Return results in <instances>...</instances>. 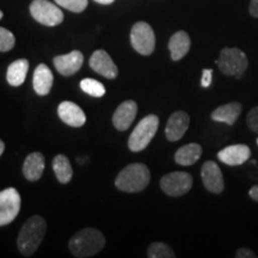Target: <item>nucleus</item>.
<instances>
[{
  "label": "nucleus",
  "instance_id": "f257e3e1",
  "mask_svg": "<svg viewBox=\"0 0 258 258\" xmlns=\"http://www.w3.org/2000/svg\"><path fill=\"white\" fill-rule=\"evenodd\" d=\"M46 231V220L40 215H32L28 219L18 234L17 246L19 252L25 257L32 256L44 239Z\"/></svg>",
  "mask_w": 258,
  "mask_h": 258
},
{
  "label": "nucleus",
  "instance_id": "f03ea898",
  "mask_svg": "<svg viewBox=\"0 0 258 258\" xmlns=\"http://www.w3.org/2000/svg\"><path fill=\"white\" fill-rule=\"evenodd\" d=\"M69 246L74 257H91L103 250L105 246V238L102 232L96 228H84L73 234Z\"/></svg>",
  "mask_w": 258,
  "mask_h": 258
},
{
  "label": "nucleus",
  "instance_id": "7ed1b4c3",
  "mask_svg": "<svg viewBox=\"0 0 258 258\" xmlns=\"http://www.w3.org/2000/svg\"><path fill=\"white\" fill-rule=\"evenodd\" d=\"M151 182L150 169L141 163H134L125 166L115 179L116 188L124 192H140Z\"/></svg>",
  "mask_w": 258,
  "mask_h": 258
},
{
  "label": "nucleus",
  "instance_id": "20e7f679",
  "mask_svg": "<svg viewBox=\"0 0 258 258\" xmlns=\"http://www.w3.org/2000/svg\"><path fill=\"white\" fill-rule=\"evenodd\" d=\"M219 70L225 76L241 79L249 67V60L246 54L239 48H224L220 51V56L217 61Z\"/></svg>",
  "mask_w": 258,
  "mask_h": 258
},
{
  "label": "nucleus",
  "instance_id": "39448f33",
  "mask_svg": "<svg viewBox=\"0 0 258 258\" xmlns=\"http://www.w3.org/2000/svg\"><path fill=\"white\" fill-rule=\"evenodd\" d=\"M159 127V117L157 115H147L144 117L134 131L132 132L128 140V147L132 152H140L150 145Z\"/></svg>",
  "mask_w": 258,
  "mask_h": 258
},
{
  "label": "nucleus",
  "instance_id": "423d86ee",
  "mask_svg": "<svg viewBox=\"0 0 258 258\" xmlns=\"http://www.w3.org/2000/svg\"><path fill=\"white\" fill-rule=\"evenodd\" d=\"M131 42L139 54L151 55L156 48V35L152 27L146 22L135 23L131 31Z\"/></svg>",
  "mask_w": 258,
  "mask_h": 258
},
{
  "label": "nucleus",
  "instance_id": "0eeeda50",
  "mask_svg": "<svg viewBox=\"0 0 258 258\" xmlns=\"http://www.w3.org/2000/svg\"><path fill=\"white\" fill-rule=\"evenodd\" d=\"M30 14L35 21L47 27H55L63 22L62 11L48 0H34L30 5Z\"/></svg>",
  "mask_w": 258,
  "mask_h": 258
},
{
  "label": "nucleus",
  "instance_id": "6e6552de",
  "mask_svg": "<svg viewBox=\"0 0 258 258\" xmlns=\"http://www.w3.org/2000/svg\"><path fill=\"white\" fill-rule=\"evenodd\" d=\"M192 186V177L188 172L175 171L161 177L160 188L166 195L178 198L185 195Z\"/></svg>",
  "mask_w": 258,
  "mask_h": 258
},
{
  "label": "nucleus",
  "instance_id": "1a4fd4ad",
  "mask_svg": "<svg viewBox=\"0 0 258 258\" xmlns=\"http://www.w3.org/2000/svg\"><path fill=\"white\" fill-rule=\"evenodd\" d=\"M22 200L15 188L0 191V227L11 224L21 211Z\"/></svg>",
  "mask_w": 258,
  "mask_h": 258
},
{
  "label": "nucleus",
  "instance_id": "9d476101",
  "mask_svg": "<svg viewBox=\"0 0 258 258\" xmlns=\"http://www.w3.org/2000/svg\"><path fill=\"white\" fill-rule=\"evenodd\" d=\"M201 178L205 188L213 194H220L224 191L225 182L220 167L217 163L209 160L206 161L201 169Z\"/></svg>",
  "mask_w": 258,
  "mask_h": 258
},
{
  "label": "nucleus",
  "instance_id": "9b49d317",
  "mask_svg": "<svg viewBox=\"0 0 258 258\" xmlns=\"http://www.w3.org/2000/svg\"><path fill=\"white\" fill-rule=\"evenodd\" d=\"M90 67L106 79H115L118 74V69L105 50L98 49L90 57Z\"/></svg>",
  "mask_w": 258,
  "mask_h": 258
},
{
  "label": "nucleus",
  "instance_id": "f8f14e48",
  "mask_svg": "<svg viewBox=\"0 0 258 258\" xmlns=\"http://www.w3.org/2000/svg\"><path fill=\"white\" fill-rule=\"evenodd\" d=\"M190 124V116L185 111H175L170 116L165 128V135L169 141H178L188 131Z\"/></svg>",
  "mask_w": 258,
  "mask_h": 258
},
{
  "label": "nucleus",
  "instance_id": "ddd939ff",
  "mask_svg": "<svg viewBox=\"0 0 258 258\" xmlns=\"http://www.w3.org/2000/svg\"><path fill=\"white\" fill-rule=\"evenodd\" d=\"M54 66L57 72L64 77L76 74L82 69L84 63V55L82 51L73 50L66 55H59L54 57Z\"/></svg>",
  "mask_w": 258,
  "mask_h": 258
},
{
  "label": "nucleus",
  "instance_id": "4468645a",
  "mask_svg": "<svg viewBox=\"0 0 258 258\" xmlns=\"http://www.w3.org/2000/svg\"><path fill=\"white\" fill-rule=\"evenodd\" d=\"M57 115H59L60 120L69 124L70 127H83L86 122V116L83 109L76 103L70 101L60 103L59 108H57Z\"/></svg>",
  "mask_w": 258,
  "mask_h": 258
},
{
  "label": "nucleus",
  "instance_id": "2eb2a0df",
  "mask_svg": "<svg viewBox=\"0 0 258 258\" xmlns=\"http://www.w3.org/2000/svg\"><path fill=\"white\" fill-rule=\"evenodd\" d=\"M251 156V150L247 145L238 144L222 148L218 153L219 160L228 166H238L244 164Z\"/></svg>",
  "mask_w": 258,
  "mask_h": 258
},
{
  "label": "nucleus",
  "instance_id": "dca6fc26",
  "mask_svg": "<svg viewBox=\"0 0 258 258\" xmlns=\"http://www.w3.org/2000/svg\"><path fill=\"white\" fill-rule=\"evenodd\" d=\"M138 114V104L134 101H124L117 106L112 116V123L117 131H127Z\"/></svg>",
  "mask_w": 258,
  "mask_h": 258
},
{
  "label": "nucleus",
  "instance_id": "f3484780",
  "mask_svg": "<svg viewBox=\"0 0 258 258\" xmlns=\"http://www.w3.org/2000/svg\"><path fill=\"white\" fill-rule=\"evenodd\" d=\"M53 82V73L49 67L44 63L38 64L35 69L34 77H32V86H34L35 92L38 96H47L50 92Z\"/></svg>",
  "mask_w": 258,
  "mask_h": 258
},
{
  "label": "nucleus",
  "instance_id": "a211bd4d",
  "mask_svg": "<svg viewBox=\"0 0 258 258\" xmlns=\"http://www.w3.org/2000/svg\"><path fill=\"white\" fill-rule=\"evenodd\" d=\"M46 167L43 154L40 152H34L25 158L23 164V175L28 180L35 182L41 178Z\"/></svg>",
  "mask_w": 258,
  "mask_h": 258
},
{
  "label": "nucleus",
  "instance_id": "6ab92c4d",
  "mask_svg": "<svg viewBox=\"0 0 258 258\" xmlns=\"http://www.w3.org/2000/svg\"><path fill=\"white\" fill-rule=\"evenodd\" d=\"M241 110H243V106H241L240 103L232 102L228 103V104L220 105L219 108L215 109L212 112L211 117L215 122H224L228 125H233L240 116Z\"/></svg>",
  "mask_w": 258,
  "mask_h": 258
},
{
  "label": "nucleus",
  "instance_id": "aec40b11",
  "mask_svg": "<svg viewBox=\"0 0 258 258\" xmlns=\"http://www.w3.org/2000/svg\"><path fill=\"white\" fill-rule=\"evenodd\" d=\"M190 46H191V41H190L189 35L185 31L180 30L175 32L169 41L171 59L173 61L183 59L190 50Z\"/></svg>",
  "mask_w": 258,
  "mask_h": 258
},
{
  "label": "nucleus",
  "instance_id": "412c9836",
  "mask_svg": "<svg viewBox=\"0 0 258 258\" xmlns=\"http://www.w3.org/2000/svg\"><path fill=\"white\" fill-rule=\"evenodd\" d=\"M202 147L199 144H188L178 148L175 154V161L178 165L190 166L201 158Z\"/></svg>",
  "mask_w": 258,
  "mask_h": 258
},
{
  "label": "nucleus",
  "instance_id": "4be33fe9",
  "mask_svg": "<svg viewBox=\"0 0 258 258\" xmlns=\"http://www.w3.org/2000/svg\"><path fill=\"white\" fill-rule=\"evenodd\" d=\"M29 70V61L27 59L16 60L8 67L6 79L11 86H19L25 82Z\"/></svg>",
  "mask_w": 258,
  "mask_h": 258
},
{
  "label": "nucleus",
  "instance_id": "5701e85b",
  "mask_svg": "<svg viewBox=\"0 0 258 258\" xmlns=\"http://www.w3.org/2000/svg\"><path fill=\"white\" fill-rule=\"evenodd\" d=\"M53 170L60 183L66 184L73 177V169L71 166L69 158L63 154H59L53 160Z\"/></svg>",
  "mask_w": 258,
  "mask_h": 258
},
{
  "label": "nucleus",
  "instance_id": "b1692460",
  "mask_svg": "<svg viewBox=\"0 0 258 258\" xmlns=\"http://www.w3.org/2000/svg\"><path fill=\"white\" fill-rule=\"evenodd\" d=\"M80 89L88 95L96 97V98H101L105 95L104 85L98 80L92 78H85L80 82Z\"/></svg>",
  "mask_w": 258,
  "mask_h": 258
},
{
  "label": "nucleus",
  "instance_id": "393cba45",
  "mask_svg": "<svg viewBox=\"0 0 258 258\" xmlns=\"http://www.w3.org/2000/svg\"><path fill=\"white\" fill-rule=\"evenodd\" d=\"M147 256L150 258H175L176 254L169 245L165 243H152L147 250Z\"/></svg>",
  "mask_w": 258,
  "mask_h": 258
},
{
  "label": "nucleus",
  "instance_id": "a878e982",
  "mask_svg": "<svg viewBox=\"0 0 258 258\" xmlns=\"http://www.w3.org/2000/svg\"><path fill=\"white\" fill-rule=\"evenodd\" d=\"M16 38L11 31L8 29L0 27V51L5 53V51L11 50L15 47Z\"/></svg>",
  "mask_w": 258,
  "mask_h": 258
},
{
  "label": "nucleus",
  "instance_id": "bb28decb",
  "mask_svg": "<svg viewBox=\"0 0 258 258\" xmlns=\"http://www.w3.org/2000/svg\"><path fill=\"white\" fill-rule=\"evenodd\" d=\"M57 5L62 6L63 9L70 10V11L76 12H83L84 10L88 8V0H54Z\"/></svg>",
  "mask_w": 258,
  "mask_h": 258
},
{
  "label": "nucleus",
  "instance_id": "cd10ccee",
  "mask_svg": "<svg viewBox=\"0 0 258 258\" xmlns=\"http://www.w3.org/2000/svg\"><path fill=\"white\" fill-rule=\"evenodd\" d=\"M246 124L250 131L258 134V106L251 109L246 116Z\"/></svg>",
  "mask_w": 258,
  "mask_h": 258
},
{
  "label": "nucleus",
  "instance_id": "c85d7f7f",
  "mask_svg": "<svg viewBox=\"0 0 258 258\" xmlns=\"http://www.w3.org/2000/svg\"><path fill=\"white\" fill-rule=\"evenodd\" d=\"M235 257L237 258H256L257 254L251 251L250 249H246V247H240V249L237 250L235 252Z\"/></svg>",
  "mask_w": 258,
  "mask_h": 258
},
{
  "label": "nucleus",
  "instance_id": "c756f323",
  "mask_svg": "<svg viewBox=\"0 0 258 258\" xmlns=\"http://www.w3.org/2000/svg\"><path fill=\"white\" fill-rule=\"evenodd\" d=\"M212 74H213V71L212 70H203L202 79H201L202 88H209V86H211V84H212Z\"/></svg>",
  "mask_w": 258,
  "mask_h": 258
},
{
  "label": "nucleus",
  "instance_id": "7c9ffc66",
  "mask_svg": "<svg viewBox=\"0 0 258 258\" xmlns=\"http://www.w3.org/2000/svg\"><path fill=\"white\" fill-rule=\"evenodd\" d=\"M250 15L254 18H258V0H251L249 5Z\"/></svg>",
  "mask_w": 258,
  "mask_h": 258
},
{
  "label": "nucleus",
  "instance_id": "2f4dec72",
  "mask_svg": "<svg viewBox=\"0 0 258 258\" xmlns=\"http://www.w3.org/2000/svg\"><path fill=\"white\" fill-rule=\"evenodd\" d=\"M249 195H250V198L253 200V201L258 202V185H254L250 189Z\"/></svg>",
  "mask_w": 258,
  "mask_h": 258
},
{
  "label": "nucleus",
  "instance_id": "473e14b6",
  "mask_svg": "<svg viewBox=\"0 0 258 258\" xmlns=\"http://www.w3.org/2000/svg\"><path fill=\"white\" fill-rule=\"evenodd\" d=\"M95 2L98 3V4H102V5H109V4H112L115 0H95Z\"/></svg>",
  "mask_w": 258,
  "mask_h": 258
},
{
  "label": "nucleus",
  "instance_id": "72a5a7b5",
  "mask_svg": "<svg viewBox=\"0 0 258 258\" xmlns=\"http://www.w3.org/2000/svg\"><path fill=\"white\" fill-rule=\"evenodd\" d=\"M4 150H5V144L3 143L2 140H0V156H2V154L4 153Z\"/></svg>",
  "mask_w": 258,
  "mask_h": 258
},
{
  "label": "nucleus",
  "instance_id": "f704fd0d",
  "mask_svg": "<svg viewBox=\"0 0 258 258\" xmlns=\"http://www.w3.org/2000/svg\"><path fill=\"white\" fill-rule=\"evenodd\" d=\"M3 18V12H2V10H0V19Z\"/></svg>",
  "mask_w": 258,
  "mask_h": 258
},
{
  "label": "nucleus",
  "instance_id": "c9c22d12",
  "mask_svg": "<svg viewBox=\"0 0 258 258\" xmlns=\"http://www.w3.org/2000/svg\"><path fill=\"white\" fill-rule=\"evenodd\" d=\"M257 145H258V139H257Z\"/></svg>",
  "mask_w": 258,
  "mask_h": 258
}]
</instances>
